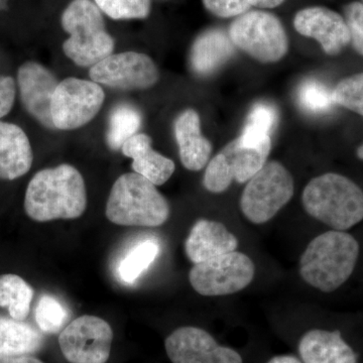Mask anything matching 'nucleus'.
Instances as JSON below:
<instances>
[{
  "label": "nucleus",
  "instance_id": "nucleus-1",
  "mask_svg": "<svg viewBox=\"0 0 363 363\" xmlns=\"http://www.w3.org/2000/svg\"><path fill=\"white\" fill-rule=\"evenodd\" d=\"M23 206L33 221L77 219L87 208L84 179L68 164L42 169L28 183Z\"/></svg>",
  "mask_w": 363,
  "mask_h": 363
},
{
  "label": "nucleus",
  "instance_id": "nucleus-2",
  "mask_svg": "<svg viewBox=\"0 0 363 363\" xmlns=\"http://www.w3.org/2000/svg\"><path fill=\"white\" fill-rule=\"evenodd\" d=\"M359 252V243L350 233L326 231L316 236L301 255V278L320 292H334L350 279Z\"/></svg>",
  "mask_w": 363,
  "mask_h": 363
},
{
  "label": "nucleus",
  "instance_id": "nucleus-3",
  "mask_svg": "<svg viewBox=\"0 0 363 363\" xmlns=\"http://www.w3.org/2000/svg\"><path fill=\"white\" fill-rule=\"evenodd\" d=\"M305 211L333 230L346 231L363 220V191L347 177L327 173L303 191Z\"/></svg>",
  "mask_w": 363,
  "mask_h": 363
},
{
  "label": "nucleus",
  "instance_id": "nucleus-4",
  "mask_svg": "<svg viewBox=\"0 0 363 363\" xmlns=\"http://www.w3.org/2000/svg\"><path fill=\"white\" fill-rule=\"evenodd\" d=\"M105 214L116 225L157 227L168 221L171 208L152 182L126 173L112 186Z\"/></svg>",
  "mask_w": 363,
  "mask_h": 363
},
{
  "label": "nucleus",
  "instance_id": "nucleus-5",
  "mask_svg": "<svg viewBox=\"0 0 363 363\" xmlns=\"http://www.w3.org/2000/svg\"><path fill=\"white\" fill-rule=\"evenodd\" d=\"M61 25L69 35L63 51L76 65L91 68L113 52V38L107 33L99 7L91 0H73L62 13Z\"/></svg>",
  "mask_w": 363,
  "mask_h": 363
},
{
  "label": "nucleus",
  "instance_id": "nucleus-6",
  "mask_svg": "<svg viewBox=\"0 0 363 363\" xmlns=\"http://www.w3.org/2000/svg\"><path fill=\"white\" fill-rule=\"evenodd\" d=\"M295 192L293 176L281 162H266L247 182L240 197V209L253 224L272 220L291 201Z\"/></svg>",
  "mask_w": 363,
  "mask_h": 363
},
{
  "label": "nucleus",
  "instance_id": "nucleus-7",
  "mask_svg": "<svg viewBox=\"0 0 363 363\" xmlns=\"http://www.w3.org/2000/svg\"><path fill=\"white\" fill-rule=\"evenodd\" d=\"M233 45L262 63H276L286 56L289 39L285 28L274 14L247 11L229 28Z\"/></svg>",
  "mask_w": 363,
  "mask_h": 363
},
{
  "label": "nucleus",
  "instance_id": "nucleus-8",
  "mask_svg": "<svg viewBox=\"0 0 363 363\" xmlns=\"http://www.w3.org/2000/svg\"><path fill=\"white\" fill-rule=\"evenodd\" d=\"M255 266L245 253L231 252L194 264L189 281L205 297L233 295L245 290L255 279Z\"/></svg>",
  "mask_w": 363,
  "mask_h": 363
},
{
  "label": "nucleus",
  "instance_id": "nucleus-9",
  "mask_svg": "<svg viewBox=\"0 0 363 363\" xmlns=\"http://www.w3.org/2000/svg\"><path fill=\"white\" fill-rule=\"evenodd\" d=\"M104 100V89L94 81L74 77L61 81L51 104L55 128L73 130L82 128L97 116Z\"/></svg>",
  "mask_w": 363,
  "mask_h": 363
},
{
  "label": "nucleus",
  "instance_id": "nucleus-10",
  "mask_svg": "<svg viewBox=\"0 0 363 363\" xmlns=\"http://www.w3.org/2000/svg\"><path fill=\"white\" fill-rule=\"evenodd\" d=\"M113 331L101 318H76L61 332L59 345L70 363H106L111 352Z\"/></svg>",
  "mask_w": 363,
  "mask_h": 363
},
{
  "label": "nucleus",
  "instance_id": "nucleus-11",
  "mask_svg": "<svg viewBox=\"0 0 363 363\" xmlns=\"http://www.w3.org/2000/svg\"><path fill=\"white\" fill-rule=\"evenodd\" d=\"M91 80L118 90H143L159 81L156 64L147 55L136 52L111 54L91 67Z\"/></svg>",
  "mask_w": 363,
  "mask_h": 363
},
{
  "label": "nucleus",
  "instance_id": "nucleus-12",
  "mask_svg": "<svg viewBox=\"0 0 363 363\" xmlns=\"http://www.w3.org/2000/svg\"><path fill=\"white\" fill-rule=\"evenodd\" d=\"M173 363H242L240 353L221 346L207 331L185 326L169 334L164 342Z\"/></svg>",
  "mask_w": 363,
  "mask_h": 363
},
{
  "label": "nucleus",
  "instance_id": "nucleus-13",
  "mask_svg": "<svg viewBox=\"0 0 363 363\" xmlns=\"http://www.w3.org/2000/svg\"><path fill=\"white\" fill-rule=\"evenodd\" d=\"M59 82L51 71L37 62H26L18 68V86L26 112L49 130L52 123L51 104Z\"/></svg>",
  "mask_w": 363,
  "mask_h": 363
},
{
  "label": "nucleus",
  "instance_id": "nucleus-14",
  "mask_svg": "<svg viewBox=\"0 0 363 363\" xmlns=\"http://www.w3.org/2000/svg\"><path fill=\"white\" fill-rule=\"evenodd\" d=\"M294 26L300 35L316 40L329 56L338 55L350 43L345 18L327 7L302 9L296 14Z\"/></svg>",
  "mask_w": 363,
  "mask_h": 363
},
{
  "label": "nucleus",
  "instance_id": "nucleus-15",
  "mask_svg": "<svg viewBox=\"0 0 363 363\" xmlns=\"http://www.w3.org/2000/svg\"><path fill=\"white\" fill-rule=\"evenodd\" d=\"M238 245L235 234L230 233L221 222L199 219L191 228L185 241V252L193 264H198L235 252Z\"/></svg>",
  "mask_w": 363,
  "mask_h": 363
},
{
  "label": "nucleus",
  "instance_id": "nucleus-16",
  "mask_svg": "<svg viewBox=\"0 0 363 363\" xmlns=\"http://www.w3.org/2000/svg\"><path fill=\"white\" fill-rule=\"evenodd\" d=\"M174 130L183 166L189 171H201L209 162L212 145L201 133L198 112L193 109L182 112L177 117Z\"/></svg>",
  "mask_w": 363,
  "mask_h": 363
},
{
  "label": "nucleus",
  "instance_id": "nucleus-17",
  "mask_svg": "<svg viewBox=\"0 0 363 363\" xmlns=\"http://www.w3.org/2000/svg\"><path fill=\"white\" fill-rule=\"evenodd\" d=\"M33 162L32 145L23 128L0 121V180L20 179L28 173Z\"/></svg>",
  "mask_w": 363,
  "mask_h": 363
},
{
  "label": "nucleus",
  "instance_id": "nucleus-18",
  "mask_svg": "<svg viewBox=\"0 0 363 363\" xmlns=\"http://www.w3.org/2000/svg\"><path fill=\"white\" fill-rule=\"evenodd\" d=\"M124 156L133 159L135 173L145 177L154 185H164L173 176L175 162L152 147V138L145 133H136L121 147Z\"/></svg>",
  "mask_w": 363,
  "mask_h": 363
},
{
  "label": "nucleus",
  "instance_id": "nucleus-19",
  "mask_svg": "<svg viewBox=\"0 0 363 363\" xmlns=\"http://www.w3.org/2000/svg\"><path fill=\"white\" fill-rule=\"evenodd\" d=\"M298 353L304 363H357V354L339 331H308L298 343Z\"/></svg>",
  "mask_w": 363,
  "mask_h": 363
},
{
  "label": "nucleus",
  "instance_id": "nucleus-20",
  "mask_svg": "<svg viewBox=\"0 0 363 363\" xmlns=\"http://www.w3.org/2000/svg\"><path fill=\"white\" fill-rule=\"evenodd\" d=\"M234 45L224 30L213 28L202 33L195 40L190 54V64L194 73L209 76L233 58Z\"/></svg>",
  "mask_w": 363,
  "mask_h": 363
},
{
  "label": "nucleus",
  "instance_id": "nucleus-21",
  "mask_svg": "<svg viewBox=\"0 0 363 363\" xmlns=\"http://www.w3.org/2000/svg\"><path fill=\"white\" fill-rule=\"evenodd\" d=\"M44 345V337L23 321L0 317V355H30Z\"/></svg>",
  "mask_w": 363,
  "mask_h": 363
},
{
  "label": "nucleus",
  "instance_id": "nucleus-22",
  "mask_svg": "<svg viewBox=\"0 0 363 363\" xmlns=\"http://www.w3.org/2000/svg\"><path fill=\"white\" fill-rule=\"evenodd\" d=\"M271 150L245 147L236 138L221 152L233 173V180L242 184L250 181L266 164Z\"/></svg>",
  "mask_w": 363,
  "mask_h": 363
},
{
  "label": "nucleus",
  "instance_id": "nucleus-23",
  "mask_svg": "<svg viewBox=\"0 0 363 363\" xmlns=\"http://www.w3.org/2000/svg\"><path fill=\"white\" fill-rule=\"evenodd\" d=\"M276 107L269 104H257L248 114L247 123L238 142L245 147L272 149L271 133L278 123Z\"/></svg>",
  "mask_w": 363,
  "mask_h": 363
},
{
  "label": "nucleus",
  "instance_id": "nucleus-24",
  "mask_svg": "<svg viewBox=\"0 0 363 363\" xmlns=\"http://www.w3.org/2000/svg\"><path fill=\"white\" fill-rule=\"evenodd\" d=\"M35 290L18 274L0 276V307L9 310L14 320L25 321L30 311Z\"/></svg>",
  "mask_w": 363,
  "mask_h": 363
},
{
  "label": "nucleus",
  "instance_id": "nucleus-25",
  "mask_svg": "<svg viewBox=\"0 0 363 363\" xmlns=\"http://www.w3.org/2000/svg\"><path fill=\"white\" fill-rule=\"evenodd\" d=\"M161 252V245L156 238L138 241L128 250L119 262L118 277L124 284L135 283L147 272Z\"/></svg>",
  "mask_w": 363,
  "mask_h": 363
},
{
  "label": "nucleus",
  "instance_id": "nucleus-26",
  "mask_svg": "<svg viewBox=\"0 0 363 363\" xmlns=\"http://www.w3.org/2000/svg\"><path fill=\"white\" fill-rule=\"evenodd\" d=\"M142 124V116L130 104H119L114 107L109 116L106 142L111 150H121L123 143L136 135Z\"/></svg>",
  "mask_w": 363,
  "mask_h": 363
},
{
  "label": "nucleus",
  "instance_id": "nucleus-27",
  "mask_svg": "<svg viewBox=\"0 0 363 363\" xmlns=\"http://www.w3.org/2000/svg\"><path fill=\"white\" fill-rule=\"evenodd\" d=\"M69 316L68 309L63 303L58 298L48 294L40 298L35 307V321L44 333H58L65 326Z\"/></svg>",
  "mask_w": 363,
  "mask_h": 363
},
{
  "label": "nucleus",
  "instance_id": "nucleus-28",
  "mask_svg": "<svg viewBox=\"0 0 363 363\" xmlns=\"http://www.w3.org/2000/svg\"><path fill=\"white\" fill-rule=\"evenodd\" d=\"M298 102L303 111L314 114L330 111L335 104L333 91L317 80H307L301 84Z\"/></svg>",
  "mask_w": 363,
  "mask_h": 363
},
{
  "label": "nucleus",
  "instance_id": "nucleus-29",
  "mask_svg": "<svg viewBox=\"0 0 363 363\" xmlns=\"http://www.w3.org/2000/svg\"><path fill=\"white\" fill-rule=\"evenodd\" d=\"M109 18L113 20H143L150 13V0H94Z\"/></svg>",
  "mask_w": 363,
  "mask_h": 363
},
{
  "label": "nucleus",
  "instance_id": "nucleus-30",
  "mask_svg": "<svg viewBox=\"0 0 363 363\" xmlns=\"http://www.w3.org/2000/svg\"><path fill=\"white\" fill-rule=\"evenodd\" d=\"M335 104L363 116V73L341 80L333 90Z\"/></svg>",
  "mask_w": 363,
  "mask_h": 363
},
{
  "label": "nucleus",
  "instance_id": "nucleus-31",
  "mask_svg": "<svg viewBox=\"0 0 363 363\" xmlns=\"http://www.w3.org/2000/svg\"><path fill=\"white\" fill-rule=\"evenodd\" d=\"M345 21L350 33V43L355 51L363 56V4L351 2L344 9Z\"/></svg>",
  "mask_w": 363,
  "mask_h": 363
},
{
  "label": "nucleus",
  "instance_id": "nucleus-32",
  "mask_svg": "<svg viewBox=\"0 0 363 363\" xmlns=\"http://www.w3.org/2000/svg\"><path fill=\"white\" fill-rule=\"evenodd\" d=\"M208 11L218 18L240 16L250 9V0H203Z\"/></svg>",
  "mask_w": 363,
  "mask_h": 363
},
{
  "label": "nucleus",
  "instance_id": "nucleus-33",
  "mask_svg": "<svg viewBox=\"0 0 363 363\" xmlns=\"http://www.w3.org/2000/svg\"><path fill=\"white\" fill-rule=\"evenodd\" d=\"M16 86L11 76H0V119L13 109L16 100Z\"/></svg>",
  "mask_w": 363,
  "mask_h": 363
},
{
  "label": "nucleus",
  "instance_id": "nucleus-34",
  "mask_svg": "<svg viewBox=\"0 0 363 363\" xmlns=\"http://www.w3.org/2000/svg\"><path fill=\"white\" fill-rule=\"evenodd\" d=\"M0 363H44L30 355H0Z\"/></svg>",
  "mask_w": 363,
  "mask_h": 363
},
{
  "label": "nucleus",
  "instance_id": "nucleus-35",
  "mask_svg": "<svg viewBox=\"0 0 363 363\" xmlns=\"http://www.w3.org/2000/svg\"><path fill=\"white\" fill-rule=\"evenodd\" d=\"M250 6L259 9H274L285 2V0H250Z\"/></svg>",
  "mask_w": 363,
  "mask_h": 363
},
{
  "label": "nucleus",
  "instance_id": "nucleus-36",
  "mask_svg": "<svg viewBox=\"0 0 363 363\" xmlns=\"http://www.w3.org/2000/svg\"><path fill=\"white\" fill-rule=\"evenodd\" d=\"M267 363H302L297 357L293 355H278L272 357Z\"/></svg>",
  "mask_w": 363,
  "mask_h": 363
},
{
  "label": "nucleus",
  "instance_id": "nucleus-37",
  "mask_svg": "<svg viewBox=\"0 0 363 363\" xmlns=\"http://www.w3.org/2000/svg\"><path fill=\"white\" fill-rule=\"evenodd\" d=\"M9 0H0V11H4L9 6Z\"/></svg>",
  "mask_w": 363,
  "mask_h": 363
},
{
  "label": "nucleus",
  "instance_id": "nucleus-38",
  "mask_svg": "<svg viewBox=\"0 0 363 363\" xmlns=\"http://www.w3.org/2000/svg\"><path fill=\"white\" fill-rule=\"evenodd\" d=\"M357 157H359L360 160L363 161V145H360L357 149Z\"/></svg>",
  "mask_w": 363,
  "mask_h": 363
},
{
  "label": "nucleus",
  "instance_id": "nucleus-39",
  "mask_svg": "<svg viewBox=\"0 0 363 363\" xmlns=\"http://www.w3.org/2000/svg\"><path fill=\"white\" fill-rule=\"evenodd\" d=\"M362 2H363V0H362Z\"/></svg>",
  "mask_w": 363,
  "mask_h": 363
}]
</instances>
